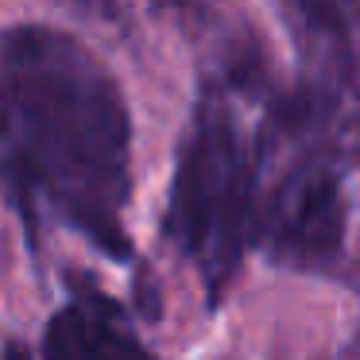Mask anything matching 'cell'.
I'll use <instances>...</instances> for the list:
<instances>
[{"instance_id": "3", "label": "cell", "mask_w": 360, "mask_h": 360, "mask_svg": "<svg viewBox=\"0 0 360 360\" xmlns=\"http://www.w3.org/2000/svg\"><path fill=\"white\" fill-rule=\"evenodd\" d=\"M345 225L349 202L341 174L321 159H306L267 198L264 217L256 221V240H264L279 264L326 267L345 248Z\"/></svg>"}, {"instance_id": "2", "label": "cell", "mask_w": 360, "mask_h": 360, "mask_svg": "<svg viewBox=\"0 0 360 360\" xmlns=\"http://www.w3.org/2000/svg\"><path fill=\"white\" fill-rule=\"evenodd\" d=\"M256 167L229 101L205 86L179 148L163 233L198 264L210 302L233 283L244 248L256 240Z\"/></svg>"}, {"instance_id": "4", "label": "cell", "mask_w": 360, "mask_h": 360, "mask_svg": "<svg viewBox=\"0 0 360 360\" xmlns=\"http://www.w3.org/2000/svg\"><path fill=\"white\" fill-rule=\"evenodd\" d=\"M66 287L74 290V302L51 314L39 349L43 360H155L128 329L124 310L97 290L89 275L66 271Z\"/></svg>"}, {"instance_id": "5", "label": "cell", "mask_w": 360, "mask_h": 360, "mask_svg": "<svg viewBox=\"0 0 360 360\" xmlns=\"http://www.w3.org/2000/svg\"><path fill=\"white\" fill-rule=\"evenodd\" d=\"M0 360H32V349H27L20 337H4V345H0Z\"/></svg>"}, {"instance_id": "1", "label": "cell", "mask_w": 360, "mask_h": 360, "mask_svg": "<svg viewBox=\"0 0 360 360\" xmlns=\"http://www.w3.org/2000/svg\"><path fill=\"white\" fill-rule=\"evenodd\" d=\"M0 194L39 256L43 205L117 264L132 259V112L78 35L51 24L0 32Z\"/></svg>"}]
</instances>
